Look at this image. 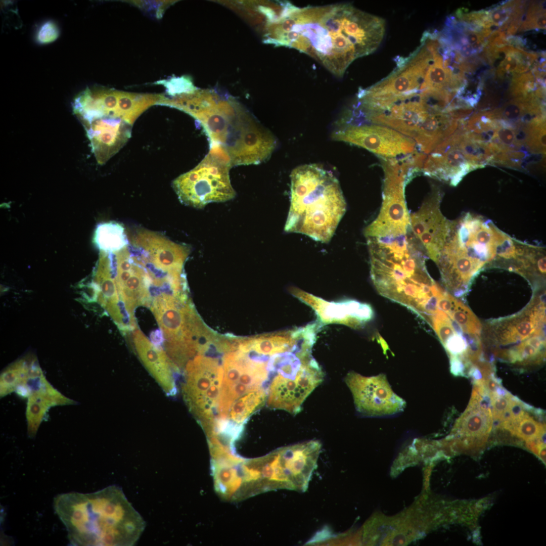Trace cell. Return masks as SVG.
<instances>
[{
    "label": "cell",
    "instance_id": "obj_1",
    "mask_svg": "<svg viewBox=\"0 0 546 546\" xmlns=\"http://www.w3.org/2000/svg\"><path fill=\"white\" fill-rule=\"evenodd\" d=\"M385 32L383 19L349 4L299 8L290 3L269 39L308 55L341 76L354 60L377 49Z\"/></svg>",
    "mask_w": 546,
    "mask_h": 546
},
{
    "label": "cell",
    "instance_id": "obj_2",
    "mask_svg": "<svg viewBox=\"0 0 546 546\" xmlns=\"http://www.w3.org/2000/svg\"><path fill=\"white\" fill-rule=\"evenodd\" d=\"M373 283L381 296L399 303L430 324L444 290L431 277L427 254L411 228L396 237H367Z\"/></svg>",
    "mask_w": 546,
    "mask_h": 546
},
{
    "label": "cell",
    "instance_id": "obj_3",
    "mask_svg": "<svg viewBox=\"0 0 546 546\" xmlns=\"http://www.w3.org/2000/svg\"><path fill=\"white\" fill-rule=\"evenodd\" d=\"M53 505L73 545H133L146 527L121 488L115 485L92 493L59 494Z\"/></svg>",
    "mask_w": 546,
    "mask_h": 546
},
{
    "label": "cell",
    "instance_id": "obj_4",
    "mask_svg": "<svg viewBox=\"0 0 546 546\" xmlns=\"http://www.w3.org/2000/svg\"><path fill=\"white\" fill-rule=\"evenodd\" d=\"M514 241L491 220L469 212L463 214L452 221L435 261L444 285L454 296L463 295L483 267L504 258Z\"/></svg>",
    "mask_w": 546,
    "mask_h": 546
},
{
    "label": "cell",
    "instance_id": "obj_5",
    "mask_svg": "<svg viewBox=\"0 0 546 546\" xmlns=\"http://www.w3.org/2000/svg\"><path fill=\"white\" fill-rule=\"evenodd\" d=\"M290 178V206L285 231L328 243L346 209L338 180L316 164L296 167Z\"/></svg>",
    "mask_w": 546,
    "mask_h": 546
},
{
    "label": "cell",
    "instance_id": "obj_6",
    "mask_svg": "<svg viewBox=\"0 0 546 546\" xmlns=\"http://www.w3.org/2000/svg\"><path fill=\"white\" fill-rule=\"evenodd\" d=\"M187 112L202 126L210 140V147L220 148L232 167L258 160L270 146L271 132L246 113L209 108L206 101L198 99Z\"/></svg>",
    "mask_w": 546,
    "mask_h": 546
},
{
    "label": "cell",
    "instance_id": "obj_7",
    "mask_svg": "<svg viewBox=\"0 0 546 546\" xmlns=\"http://www.w3.org/2000/svg\"><path fill=\"white\" fill-rule=\"evenodd\" d=\"M277 373L266 391L267 405L296 414L306 398L324 380V373L311 352L277 356L272 369Z\"/></svg>",
    "mask_w": 546,
    "mask_h": 546
},
{
    "label": "cell",
    "instance_id": "obj_8",
    "mask_svg": "<svg viewBox=\"0 0 546 546\" xmlns=\"http://www.w3.org/2000/svg\"><path fill=\"white\" fill-rule=\"evenodd\" d=\"M231 167L218 148L210 147L195 167L173 180V189L183 204L196 208L231 200L236 195L230 179Z\"/></svg>",
    "mask_w": 546,
    "mask_h": 546
},
{
    "label": "cell",
    "instance_id": "obj_9",
    "mask_svg": "<svg viewBox=\"0 0 546 546\" xmlns=\"http://www.w3.org/2000/svg\"><path fill=\"white\" fill-rule=\"evenodd\" d=\"M381 159L384 172L383 201L377 217L364 230L366 238L396 237L405 235L410 228L404 196L409 163L403 158Z\"/></svg>",
    "mask_w": 546,
    "mask_h": 546
},
{
    "label": "cell",
    "instance_id": "obj_10",
    "mask_svg": "<svg viewBox=\"0 0 546 546\" xmlns=\"http://www.w3.org/2000/svg\"><path fill=\"white\" fill-rule=\"evenodd\" d=\"M183 394L190 411L208 434L214 432L223 374L218 360L202 354L186 366Z\"/></svg>",
    "mask_w": 546,
    "mask_h": 546
},
{
    "label": "cell",
    "instance_id": "obj_11",
    "mask_svg": "<svg viewBox=\"0 0 546 546\" xmlns=\"http://www.w3.org/2000/svg\"><path fill=\"white\" fill-rule=\"evenodd\" d=\"M268 362L263 359H250L246 353L239 350L230 351L225 355L217 407V429L222 427L235 401L250 393L264 389L263 385L269 375Z\"/></svg>",
    "mask_w": 546,
    "mask_h": 546
},
{
    "label": "cell",
    "instance_id": "obj_12",
    "mask_svg": "<svg viewBox=\"0 0 546 546\" xmlns=\"http://www.w3.org/2000/svg\"><path fill=\"white\" fill-rule=\"evenodd\" d=\"M159 100L157 95L87 87L75 98L72 108L77 117L106 115L122 119L133 125L143 112Z\"/></svg>",
    "mask_w": 546,
    "mask_h": 546
},
{
    "label": "cell",
    "instance_id": "obj_13",
    "mask_svg": "<svg viewBox=\"0 0 546 546\" xmlns=\"http://www.w3.org/2000/svg\"><path fill=\"white\" fill-rule=\"evenodd\" d=\"M332 139L354 145L381 158H396L416 150L412 139L389 127L378 124H345L336 128Z\"/></svg>",
    "mask_w": 546,
    "mask_h": 546
},
{
    "label": "cell",
    "instance_id": "obj_14",
    "mask_svg": "<svg viewBox=\"0 0 546 546\" xmlns=\"http://www.w3.org/2000/svg\"><path fill=\"white\" fill-rule=\"evenodd\" d=\"M345 382L360 413L370 416L390 415L400 412L405 402L392 390L386 376H363L349 373Z\"/></svg>",
    "mask_w": 546,
    "mask_h": 546
},
{
    "label": "cell",
    "instance_id": "obj_15",
    "mask_svg": "<svg viewBox=\"0 0 546 546\" xmlns=\"http://www.w3.org/2000/svg\"><path fill=\"white\" fill-rule=\"evenodd\" d=\"M441 193L434 187L420 208L410 215L411 230L434 262L443 248L451 226L440 209Z\"/></svg>",
    "mask_w": 546,
    "mask_h": 546
},
{
    "label": "cell",
    "instance_id": "obj_16",
    "mask_svg": "<svg viewBox=\"0 0 546 546\" xmlns=\"http://www.w3.org/2000/svg\"><path fill=\"white\" fill-rule=\"evenodd\" d=\"M115 277L120 298L130 316L139 305H150L152 278L142 262L129 251L128 246L114 253Z\"/></svg>",
    "mask_w": 546,
    "mask_h": 546
},
{
    "label": "cell",
    "instance_id": "obj_17",
    "mask_svg": "<svg viewBox=\"0 0 546 546\" xmlns=\"http://www.w3.org/2000/svg\"><path fill=\"white\" fill-rule=\"evenodd\" d=\"M545 308L540 299L533 300L516 315L490 324L488 327L489 339L498 347L513 345L514 348L531 336L544 333Z\"/></svg>",
    "mask_w": 546,
    "mask_h": 546
},
{
    "label": "cell",
    "instance_id": "obj_18",
    "mask_svg": "<svg viewBox=\"0 0 546 546\" xmlns=\"http://www.w3.org/2000/svg\"><path fill=\"white\" fill-rule=\"evenodd\" d=\"M90 142L98 164H105L131 137L132 125L125 120L106 115L79 119Z\"/></svg>",
    "mask_w": 546,
    "mask_h": 546
},
{
    "label": "cell",
    "instance_id": "obj_19",
    "mask_svg": "<svg viewBox=\"0 0 546 546\" xmlns=\"http://www.w3.org/2000/svg\"><path fill=\"white\" fill-rule=\"evenodd\" d=\"M290 292L314 310L323 325L339 324L359 329L374 316V310L368 303L353 299L329 302L297 288H292Z\"/></svg>",
    "mask_w": 546,
    "mask_h": 546
},
{
    "label": "cell",
    "instance_id": "obj_20",
    "mask_svg": "<svg viewBox=\"0 0 546 546\" xmlns=\"http://www.w3.org/2000/svg\"><path fill=\"white\" fill-rule=\"evenodd\" d=\"M320 327L318 323H314L287 331L242 339L235 345L244 353L253 352L263 356L295 353L303 348H312Z\"/></svg>",
    "mask_w": 546,
    "mask_h": 546
},
{
    "label": "cell",
    "instance_id": "obj_21",
    "mask_svg": "<svg viewBox=\"0 0 546 546\" xmlns=\"http://www.w3.org/2000/svg\"><path fill=\"white\" fill-rule=\"evenodd\" d=\"M131 248L156 267L165 271L183 270L191 251L189 246L175 243L164 236L147 230L137 231L130 241Z\"/></svg>",
    "mask_w": 546,
    "mask_h": 546
},
{
    "label": "cell",
    "instance_id": "obj_22",
    "mask_svg": "<svg viewBox=\"0 0 546 546\" xmlns=\"http://www.w3.org/2000/svg\"><path fill=\"white\" fill-rule=\"evenodd\" d=\"M490 399L472 395L470 402L457 421L455 430L465 438L467 446L482 445L490 433L493 419Z\"/></svg>",
    "mask_w": 546,
    "mask_h": 546
},
{
    "label": "cell",
    "instance_id": "obj_23",
    "mask_svg": "<svg viewBox=\"0 0 546 546\" xmlns=\"http://www.w3.org/2000/svg\"><path fill=\"white\" fill-rule=\"evenodd\" d=\"M136 352L145 368L169 396L176 393L172 365L161 348L152 344L139 329L133 332Z\"/></svg>",
    "mask_w": 546,
    "mask_h": 546
},
{
    "label": "cell",
    "instance_id": "obj_24",
    "mask_svg": "<svg viewBox=\"0 0 546 546\" xmlns=\"http://www.w3.org/2000/svg\"><path fill=\"white\" fill-rule=\"evenodd\" d=\"M174 295L162 292L152 301L151 310L164 333L166 343L179 339L184 329L188 303Z\"/></svg>",
    "mask_w": 546,
    "mask_h": 546
},
{
    "label": "cell",
    "instance_id": "obj_25",
    "mask_svg": "<svg viewBox=\"0 0 546 546\" xmlns=\"http://www.w3.org/2000/svg\"><path fill=\"white\" fill-rule=\"evenodd\" d=\"M545 347L544 333L536 334L508 351L503 359L522 366L539 365L545 358Z\"/></svg>",
    "mask_w": 546,
    "mask_h": 546
},
{
    "label": "cell",
    "instance_id": "obj_26",
    "mask_svg": "<svg viewBox=\"0 0 546 546\" xmlns=\"http://www.w3.org/2000/svg\"><path fill=\"white\" fill-rule=\"evenodd\" d=\"M94 241L101 251L109 253H116L129 244L123 226L116 222L99 224L95 231Z\"/></svg>",
    "mask_w": 546,
    "mask_h": 546
},
{
    "label": "cell",
    "instance_id": "obj_27",
    "mask_svg": "<svg viewBox=\"0 0 546 546\" xmlns=\"http://www.w3.org/2000/svg\"><path fill=\"white\" fill-rule=\"evenodd\" d=\"M498 427L527 441L543 437L545 435V427L531 417L524 408L512 418L499 424Z\"/></svg>",
    "mask_w": 546,
    "mask_h": 546
},
{
    "label": "cell",
    "instance_id": "obj_28",
    "mask_svg": "<svg viewBox=\"0 0 546 546\" xmlns=\"http://www.w3.org/2000/svg\"><path fill=\"white\" fill-rule=\"evenodd\" d=\"M447 315L457 323L463 332L470 336L479 337L482 327L479 320L462 301L454 298Z\"/></svg>",
    "mask_w": 546,
    "mask_h": 546
},
{
    "label": "cell",
    "instance_id": "obj_29",
    "mask_svg": "<svg viewBox=\"0 0 546 546\" xmlns=\"http://www.w3.org/2000/svg\"><path fill=\"white\" fill-rule=\"evenodd\" d=\"M60 31L57 25L49 20L43 23L39 27L36 34V40L40 44H48L55 41L59 37Z\"/></svg>",
    "mask_w": 546,
    "mask_h": 546
},
{
    "label": "cell",
    "instance_id": "obj_30",
    "mask_svg": "<svg viewBox=\"0 0 546 546\" xmlns=\"http://www.w3.org/2000/svg\"><path fill=\"white\" fill-rule=\"evenodd\" d=\"M151 339L153 344L158 348L161 347V344L163 343L164 339L163 338L162 334L159 330H156L153 332L151 335Z\"/></svg>",
    "mask_w": 546,
    "mask_h": 546
},
{
    "label": "cell",
    "instance_id": "obj_31",
    "mask_svg": "<svg viewBox=\"0 0 546 546\" xmlns=\"http://www.w3.org/2000/svg\"><path fill=\"white\" fill-rule=\"evenodd\" d=\"M517 242H518V241H517ZM516 248H517V246H516ZM515 254H516V253H515ZM515 255H516V254H515ZM515 256H514V257H515ZM514 258H513V259H514ZM513 259H512V260H513Z\"/></svg>",
    "mask_w": 546,
    "mask_h": 546
}]
</instances>
